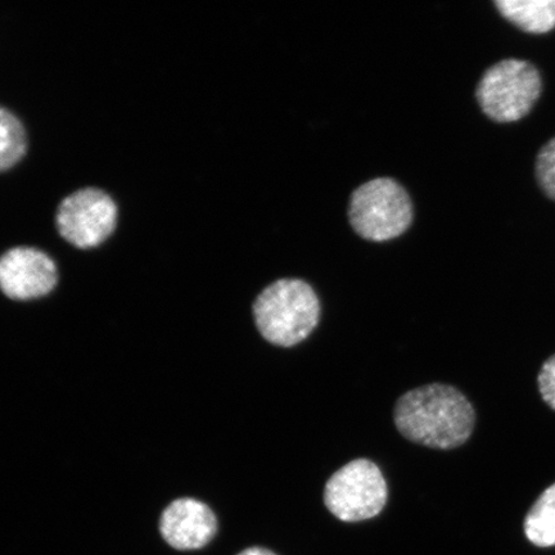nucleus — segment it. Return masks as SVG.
I'll use <instances>...</instances> for the list:
<instances>
[{
    "mask_svg": "<svg viewBox=\"0 0 555 555\" xmlns=\"http://www.w3.org/2000/svg\"><path fill=\"white\" fill-rule=\"evenodd\" d=\"M393 420L406 440L436 450H453L470 439L476 412L456 387L433 384L402 395L395 405Z\"/></svg>",
    "mask_w": 555,
    "mask_h": 555,
    "instance_id": "nucleus-1",
    "label": "nucleus"
},
{
    "mask_svg": "<svg viewBox=\"0 0 555 555\" xmlns=\"http://www.w3.org/2000/svg\"><path fill=\"white\" fill-rule=\"evenodd\" d=\"M253 311L256 327L268 343L293 347L317 328L321 302L309 283L284 278L262 291Z\"/></svg>",
    "mask_w": 555,
    "mask_h": 555,
    "instance_id": "nucleus-2",
    "label": "nucleus"
},
{
    "mask_svg": "<svg viewBox=\"0 0 555 555\" xmlns=\"http://www.w3.org/2000/svg\"><path fill=\"white\" fill-rule=\"evenodd\" d=\"M544 92L543 75L531 61L504 59L485 69L475 90L489 120L515 124L529 116Z\"/></svg>",
    "mask_w": 555,
    "mask_h": 555,
    "instance_id": "nucleus-3",
    "label": "nucleus"
},
{
    "mask_svg": "<svg viewBox=\"0 0 555 555\" xmlns=\"http://www.w3.org/2000/svg\"><path fill=\"white\" fill-rule=\"evenodd\" d=\"M350 223L367 241L385 242L399 237L412 224L411 197L391 178H376L353 191Z\"/></svg>",
    "mask_w": 555,
    "mask_h": 555,
    "instance_id": "nucleus-4",
    "label": "nucleus"
},
{
    "mask_svg": "<svg viewBox=\"0 0 555 555\" xmlns=\"http://www.w3.org/2000/svg\"><path fill=\"white\" fill-rule=\"evenodd\" d=\"M388 488L376 463L356 460L333 475L324 489V504L344 522H360L384 511Z\"/></svg>",
    "mask_w": 555,
    "mask_h": 555,
    "instance_id": "nucleus-5",
    "label": "nucleus"
},
{
    "mask_svg": "<svg viewBox=\"0 0 555 555\" xmlns=\"http://www.w3.org/2000/svg\"><path fill=\"white\" fill-rule=\"evenodd\" d=\"M116 220L114 199L101 190L86 189L62 201L55 221L62 237L72 245L93 248L113 234Z\"/></svg>",
    "mask_w": 555,
    "mask_h": 555,
    "instance_id": "nucleus-6",
    "label": "nucleus"
},
{
    "mask_svg": "<svg viewBox=\"0 0 555 555\" xmlns=\"http://www.w3.org/2000/svg\"><path fill=\"white\" fill-rule=\"evenodd\" d=\"M57 282L54 261L37 248H12L0 258V291L12 300L29 301L47 296Z\"/></svg>",
    "mask_w": 555,
    "mask_h": 555,
    "instance_id": "nucleus-7",
    "label": "nucleus"
},
{
    "mask_svg": "<svg viewBox=\"0 0 555 555\" xmlns=\"http://www.w3.org/2000/svg\"><path fill=\"white\" fill-rule=\"evenodd\" d=\"M163 539L177 551H198L217 537L218 518L207 504L180 498L166 506L158 524Z\"/></svg>",
    "mask_w": 555,
    "mask_h": 555,
    "instance_id": "nucleus-8",
    "label": "nucleus"
},
{
    "mask_svg": "<svg viewBox=\"0 0 555 555\" xmlns=\"http://www.w3.org/2000/svg\"><path fill=\"white\" fill-rule=\"evenodd\" d=\"M492 4L520 31L545 35L555 30V0H495Z\"/></svg>",
    "mask_w": 555,
    "mask_h": 555,
    "instance_id": "nucleus-9",
    "label": "nucleus"
},
{
    "mask_svg": "<svg viewBox=\"0 0 555 555\" xmlns=\"http://www.w3.org/2000/svg\"><path fill=\"white\" fill-rule=\"evenodd\" d=\"M524 530L533 545H555V482L532 504L525 518Z\"/></svg>",
    "mask_w": 555,
    "mask_h": 555,
    "instance_id": "nucleus-10",
    "label": "nucleus"
},
{
    "mask_svg": "<svg viewBox=\"0 0 555 555\" xmlns=\"http://www.w3.org/2000/svg\"><path fill=\"white\" fill-rule=\"evenodd\" d=\"M26 133L17 117L0 107V171L15 166L26 152Z\"/></svg>",
    "mask_w": 555,
    "mask_h": 555,
    "instance_id": "nucleus-11",
    "label": "nucleus"
},
{
    "mask_svg": "<svg viewBox=\"0 0 555 555\" xmlns=\"http://www.w3.org/2000/svg\"><path fill=\"white\" fill-rule=\"evenodd\" d=\"M533 172L541 193L555 203V137L541 145Z\"/></svg>",
    "mask_w": 555,
    "mask_h": 555,
    "instance_id": "nucleus-12",
    "label": "nucleus"
},
{
    "mask_svg": "<svg viewBox=\"0 0 555 555\" xmlns=\"http://www.w3.org/2000/svg\"><path fill=\"white\" fill-rule=\"evenodd\" d=\"M538 387L541 399L555 412V353L541 365Z\"/></svg>",
    "mask_w": 555,
    "mask_h": 555,
    "instance_id": "nucleus-13",
    "label": "nucleus"
},
{
    "mask_svg": "<svg viewBox=\"0 0 555 555\" xmlns=\"http://www.w3.org/2000/svg\"><path fill=\"white\" fill-rule=\"evenodd\" d=\"M237 555H276L272 551L267 550V547L260 546H251L247 547V550L241 552Z\"/></svg>",
    "mask_w": 555,
    "mask_h": 555,
    "instance_id": "nucleus-14",
    "label": "nucleus"
}]
</instances>
